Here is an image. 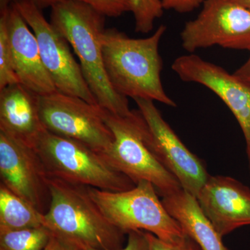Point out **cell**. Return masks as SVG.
I'll list each match as a JSON object with an SVG mask.
<instances>
[{
  "instance_id": "16",
  "label": "cell",
  "mask_w": 250,
  "mask_h": 250,
  "mask_svg": "<svg viewBox=\"0 0 250 250\" xmlns=\"http://www.w3.org/2000/svg\"><path fill=\"white\" fill-rule=\"evenodd\" d=\"M166 209L179 224L202 250H229L225 246L223 237L206 216L196 197L181 189L162 197Z\"/></svg>"
},
{
  "instance_id": "3",
  "label": "cell",
  "mask_w": 250,
  "mask_h": 250,
  "mask_svg": "<svg viewBox=\"0 0 250 250\" xmlns=\"http://www.w3.org/2000/svg\"><path fill=\"white\" fill-rule=\"evenodd\" d=\"M51 202L44 227L77 244L104 250H121L125 235L108 220L90 196L88 187L48 177Z\"/></svg>"
},
{
  "instance_id": "9",
  "label": "cell",
  "mask_w": 250,
  "mask_h": 250,
  "mask_svg": "<svg viewBox=\"0 0 250 250\" xmlns=\"http://www.w3.org/2000/svg\"><path fill=\"white\" fill-rule=\"evenodd\" d=\"M39 110L45 129L52 134L83 143L100 154L113 145V135L99 106L57 91L39 96Z\"/></svg>"
},
{
  "instance_id": "5",
  "label": "cell",
  "mask_w": 250,
  "mask_h": 250,
  "mask_svg": "<svg viewBox=\"0 0 250 250\" xmlns=\"http://www.w3.org/2000/svg\"><path fill=\"white\" fill-rule=\"evenodd\" d=\"M34 149L48 177L108 191H123L136 186L129 177L113 168L100 153L47 130Z\"/></svg>"
},
{
  "instance_id": "26",
  "label": "cell",
  "mask_w": 250,
  "mask_h": 250,
  "mask_svg": "<svg viewBox=\"0 0 250 250\" xmlns=\"http://www.w3.org/2000/svg\"><path fill=\"white\" fill-rule=\"evenodd\" d=\"M237 77L250 84V57L246 62L233 72Z\"/></svg>"
},
{
  "instance_id": "7",
  "label": "cell",
  "mask_w": 250,
  "mask_h": 250,
  "mask_svg": "<svg viewBox=\"0 0 250 250\" xmlns=\"http://www.w3.org/2000/svg\"><path fill=\"white\" fill-rule=\"evenodd\" d=\"M13 4L34 32L42 62L57 91L98 106L83 77L80 63L72 53L70 44L45 19L42 9L32 0H15Z\"/></svg>"
},
{
  "instance_id": "17",
  "label": "cell",
  "mask_w": 250,
  "mask_h": 250,
  "mask_svg": "<svg viewBox=\"0 0 250 250\" xmlns=\"http://www.w3.org/2000/svg\"><path fill=\"white\" fill-rule=\"evenodd\" d=\"M44 227V214L0 184V231Z\"/></svg>"
},
{
  "instance_id": "28",
  "label": "cell",
  "mask_w": 250,
  "mask_h": 250,
  "mask_svg": "<svg viewBox=\"0 0 250 250\" xmlns=\"http://www.w3.org/2000/svg\"><path fill=\"white\" fill-rule=\"evenodd\" d=\"M229 1L250 10V0H229Z\"/></svg>"
},
{
  "instance_id": "24",
  "label": "cell",
  "mask_w": 250,
  "mask_h": 250,
  "mask_svg": "<svg viewBox=\"0 0 250 250\" xmlns=\"http://www.w3.org/2000/svg\"><path fill=\"white\" fill-rule=\"evenodd\" d=\"M205 0H161L164 10H172L179 14L195 11L203 4Z\"/></svg>"
},
{
  "instance_id": "29",
  "label": "cell",
  "mask_w": 250,
  "mask_h": 250,
  "mask_svg": "<svg viewBox=\"0 0 250 250\" xmlns=\"http://www.w3.org/2000/svg\"><path fill=\"white\" fill-rule=\"evenodd\" d=\"M248 163H249V170H250V158L248 159Z\"/></svg>"
},
{
  "instance_id": "20",
  "label": "cell",
  "mask_w": 250,
  "mask_h": 250,
  "mask_svg": "<svg viewBox=\"0 0 250 250\" xmlns=\"http://www.w3.org/2000/svg\"><path fill=\"white\" fill-rule=\"evenodd\" d=\"M7 11L0 14V90L8 85L20 83L15 71L8 35L6 26Z\"/></svg>"
},
{
  "instance_id": "14",
  "label": "cell",
  "mask_w": 250,
  "mask_h": 250,
  "mask_svg": "<svg viewBox=\"0 0 250 250\" xmlns=\"http://www.w3.org/2000/svg\"><path fill=\"white\" fill-rule=\"evenodd\" d=\"M6 26L19 83L39 96L57 92L42 62L36 36L14 4L6 12Z\"/></svg>"
},
{
  "instance_id": "25",
  "label": "cell",
  "mask_w": 250,
  "mask_h": 250,
  "mask_svg": "<svg viewBox=\"0 0 250 250\" xmlns=\"http://www.w3.org/2000/svg\"><path fill=\"white\" fill-rule=\"evenodd\" d=\"M43 250H80V248L74 242L52 233L48 243Z\"/></svg>"
},
{
  "instance_id": "1",
  "label": "cell",
  "mask_w": 250,
  "mask_h": 250,
  "mask_svg": "<svg viewBox=\"0 0 250 250\" xmlns=\"http://www.w3.org/2000/svg\"><path fill=\"white\" fill-rule=\"evenodd\" d=\"M167 27L161 24L145 39H133L116 28L105 29L102 38L106 76L117 93L125 98L145 99L177 107L162 81L159 45Z\"/></svg>"
},
{
  "instance_id": "22",
  "label": "cell",
  "mask_w": 250,
  "mask_h": 250,
  "mask_svg": "<svg viewBox=\"0 0 250 250\" xmlns=\"http://www.w3.org/2000/svg\"><path fill=\"white\" fill-rule=\"evenodd\" d=\"M146 232L148 241V250H202L190 236H186L176 242H166L152 233Z\"/></svg>"
},
{
  "instance_id": "8",
  "label": "cell",
  "mask_w": 250,
  "mask_h": 250,
  "mask_svg": "<svg viewBox=\"0 0 250 250\" xmlns=\"http://www.w3.org/2000/svg\"><path fill=\"white\" fill-rule=\"evenodd\" d=\"M180 39L189 54L213 46L250 52V10L229 0H205L197 17L184 24Z\"/></svg>"
},
{
  "instance_id": "10",
  "label": "cell",
  "mask_w": 250,
  "mask_h": 250,
  "mask_svg": "<svg viewBox=\"0 0 250 250\" xmlns=\"http://www.w3.org/2000/svg\"><path fill=\"white\" fill-rule=\"evenodd\" d=\"M134 100L149 128L148 147L179 181L182 189L197 197L210 176L205 162L181 141L163 118L154 101L145 99Z\"/></svg>"
},
{
  "instance_id": "11",
  "label": "cell",
  "mask_w": 250,
  "mask_h": 250,
  "mask_svg": "<svg viewBox=\"0 0 250 250\" xmlns=\"http://www.w3.org/2000/svg\"><path fill=\"white\" fill-rule=\"evenodd\" d=\"M171 67L181 80L204 85L223 100L239 124L249 159L250 84L234 73H229L223 67L207 62L195 54L177 57Z\"/></svg>"
},
{
  "instance_id": "13",
  "label": "cell",
  "mask_w": 250,
  "mask_h": 250,
  "mask_svg": "<svg viewBox=\"0 0 250 250\" xmlns=\"http://www.w3.org/2000/svg\"><path fill=\"white\" fill-rule=\"evenodd\" d=\"M196 198L222 237L250 225V188L240 181L228 176L210 175Z\"/></svg>"
},
{
  "instance_id": "4",
  "label": "cell",
  "mask_w": 250,
  "mask_h": 250,
  "mask_svg": "<svg viewBox=\"0 0 250 250\" xmlns=\"http://www.w3.org/2000/svg\"><path fill=\"white\" fill-rule=\"evenodd\" d=\"M100 111L114 138L111 148L101 155L113 168L135 184L150 182L162 197L182 188L148 147L149 128L139 110H134L129 116H118L102 108Z\"/></svg>"
},
{
  "instance_id": "12",
  "label": "cell",
  "mask_w": 250,
  "mask_h": 250,
  "mask_svg": "<svg viewBox=\"0 0 250 250\" xmlns=\"http://www.w3.org/2000/svg\"><path fill=\"white\" fill-rule=\"evenodd\" d=\"M1 183L42 214L50 205L48 176L34 148L0 131Z\"/></svg>"
},
{
  "instance_id": "19",
  "label": "cell",
  "mask_w": 250,
  "mask_h": 250,
  "mask_svg": "<svg viewBox=\"0 0 250 250\" xmlns=\"http://www.w3.org/2000/svg\"><path fill=\"white\" fill-rule=\"evenodd\" d=\"M134 16L135 31L148 34L154 29L156 20L162 17L164 9L161 0H129Z\"/></svg>"
},
{
  "instance_id": "23",
  "label": "cell",
  "mask_w": 250,
  "mask_h": 250,
  "mask_svg": "<svg viewBox=\"0 0 250 250\" xmlns=\"http://www.w3.org/2000/svg\"><path fill=\"white\" fill-rule=\"evenodd\" d=\"M128 239L126 246L117 250H148V241L146 232L141 230L131 231L127 233ZM80 250H104L95 249L90 247L77 244Z\"/></svg>"
},
{
  "instance_id": "18",
  "label": "cell",
  "mask_w": 250,
  "mask_h": 250,
  "mask_svg": "<svg viewBox=\"0 0 250 250\" xmlns=\"http://www.w3.org/2000/svg\"><path fill=\"white\" fill-rule=\"evenodd\" d=\"M52 235L45 227L0 231V250H43Z\"/></svg>"
},
{
  "instance_id": "15",
  "label": "cell",
  "mask_w": 250,
  "mask_h": 250,
  "mask_svg": "<svg viewBox=\"0 0 250 250\" xmlns=\"http://www.w3.org/2000/svg\"><path fill=\"white\" fill-rule=\"evenodd\" d=\"M45 130L39 95L21 83L0 90V131L34 148Z\"/></svg>"
},
{
  "instance_id": "6",
  "label": "cell",
  "mask_w": 250,
  "mask_h": 250,
  "mask_svg": "<svg viewBox=\"0 0 250 250\" xmlns=\"http://www.w3.org/2000/svg\"><path fill=\"white\" fill-rule=\"evenodd\" d=\"M88 190L104 216L126 234L141 230L170 243L186 236L179 224L166 209L150 182L142 181L123 191L91 187Z\"/></svg>"
},
{
  "instance_id": "2",
  "label": "cell",
  "mask_w": 250,
  "mask_h": 250,
  "mask_svg": "<svg viewBox=\"0 0 250 250\" xmlns=\"http://www.w3.org/2000/svg\"><path fill=\"white\" fill-rule=\"evenodd\" d=\"M106 16L82 1L63 0L51 7L52 26L70 44L98 106L113 114L129 116L128 98L117 93L105 71L102 38Z\"/></svg>"
},
{
  "instance_id": "21",
  "label": "cell",
  "mask_w": 250,
  "mask_h": 250,
  "mask_svg": "<svg viewBox=\"0 0 250 250\" xmlns=\"http://www.w3.org/2000/svg\"><path fill=\"white\" fill-rule=\"evenodd\" d=\"M38 7L44 9L63 0H32ZM90 5L106 17L118 18L131 11L129 0H75Z\"/></svg>"
},
{
  "instance_id": "27",
  "label": "cell",
  "mask_w": 250,
  "mask_h": 250,
  "mask_svg": "<svg viewBox=\"0 0 250 250\" xmlns=\"http://www.w3.org/2000/svg\"><path fill=\"white\" fill-rule=\"evenodd\" d=\"M15 0H0V14L9 10Z\"/></svg>"
}]
</instances>
